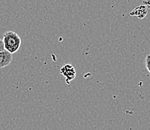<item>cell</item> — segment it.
<instances>
[{
    "instance_id": "5b68a950",
    "label": "cell",
    "mask_w": 150,
    "mask_h": 130,
    "mask_svg": "<svg viewBox=\"0 0 150 130\" xmlns=\"http://www.w3.org/2000/svg\"><path fill=\"white\" fill-rule=\"evenodd\" d=\"M5 50V46H4V43L2 40H0V52H2Z\"/></svg>"
},
{
    "instance_id": "6da1fadb",
    "label": "cell",
    "mask_w": 150,
    "mask_h": 130,
    "mask_svg": "<svg viewBox=\"0 0 150 130\" xmlns=\"http://www.w3.org/2000/svg\"><path fill=\"white\" fill-rule=\"evenodd\" d=\"M5 50L11 54L17 53L21 46V38L14 31H7L3 35Z\"/></svg>"
},
{
    "instance_id": "277c9868",
    "label": "cell",
    "mask_w": 150,
    "mask_h": 130,
    "mask_svg": "<svg viewBox=\"0 0 150 130\" xmlns=\"http://www.w3.org/2000/svg\"><path fill=\"white\" fill-rule=\"evenodd\" d=\"M146 63V67L147 70L150 73V55H147L145 59Z\"/></svg>"
},
{
    "instance_id": "7a4b0ae2",
    "label": "cell",
    "mask_w": 150,
    "mask_h": 130,
    "mask_svg": "<svg viewBox=\"0 0 150 130\" xmlns=\"http://www.w3.org/2000/svg\"><path fill=\"white\" fill-rule=\"evenodd\" d=\"M62 76L65 78V82L67 85L70 84V82L76 76V72L74 67L70 64H66L63 65L60 70Z\"/></svg>"
},
{
    "instance_id": "3957f363",
    "label": "cell",
    "mask_w": 150,
    "mask_h": 130,
    "mask_svg": "<svg viewBox=\"0 0 150 130\" xmlns=\"http://www.w3.org/2000/svg\"><path fill=\"white\" fill-rule=\"evenodd\" d=\"M12 59H13V56L11 53L5 50L2 52H0V69L8 66L11 63Z\"/></svg>"
}]
</instances>
